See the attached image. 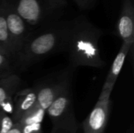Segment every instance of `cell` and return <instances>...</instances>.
Returning a JSON list of instances; mask_svg holds the SVG:
<instances>
[{
    "instance_id": "cell-4",
    "label": "cell",
    "mask_w": 134,
    "mask_h": 133,
    "mask_svg": "<svg viewBox=\"0 0 134 133\" xmlns=\"http://www.w3.org/2000/svg\"><path fill=\"white\" fill-rule=\"evenodd\" d=\"M52 123L51 133H78L79 125L75 118L71 82L46 111Z\"/></svg>"
},
{
    "instance_id": "cell-18",
    "label": "cell",
    "mask_w": 134,
    "mask_h": 133,
    "mask_svg": "<svg viewBox=\"0 0 134 133\" xmlns=\"http://www.w3.org/2000/svg\"><path fill=\"white\" fill-rule=\"evenodd\" d=\"M57 1H58V2H67L66 0H57Z\"/></svg>"
},
{
    "instance_id": "cell-14",
    "label": "cell",
    "mask_w": 134,
    "mask_h": 133,
    "mask_svg": "<svg viewBox=\"0 0 134 133\" xmlns=\"http://www.w3.org/2000/svg\"><path fill=\"white\" fill-rule=\"evenodd\" d=\"M15 67L10 57L0 50V79L15 74Z\"/></svg>"
},
{
    "instance_id": "cell-15",
    "label": "cell",
    "mask_w": 134,
    "mask_h": 133,
    "mask_svg": "<svg viewBox=\"0 0 134 133\" xmlns=\"http://www.w3.org/2000/svg\"><path fill=\"white\" fill-rule=\"evenodd\" d=\"M14 125L15 122L11 115L0 112V133H8Z\"/></svg>"
},
{
    "instance_id": "cell-13",
    "label": "cell",
    "mask_w": 134,
    "mask_h": 133,
    "mask_svg": "<svg viewBox=\"0 0 134 133\" xmlns=\"http://www.w3.org/2000/svg\"><path fill=\"white\" fill-rule=\"evenodd\" d=\"M0 50L8 55L13 63L14 51L9 34L6 21L2 5H0Z\"/></svg>"
},
{
    "instance_id": "cell-1",
    "label": "cell",
    "mask_w": 134,
    "mask_h": 133,
    "mask_svg": "<svg viewBox=\"0 0 134 133\" xmlns=\"http://www.w3.org/2000/svg\"><path fill=\"white\" fill-rule=\"evenodd\" d=\"M70 20H60L32 31L14 59L15 69L25 70L36 62L66 52Z\"/></svg>"
},
{
    "instance_id": "cell-6",
    "label": "cell",
    "mask_w": 134,
    "mask_h": 133,
    "mask_svg": "<svg viewBox=\"0 0 134 133\" xmlns=\"http://www.w3.org/2000/svg\"><path fill=\"white\" fill-rule=\"evenodd\" d=\"M67 71L46 79V81L37 84L38 95L37 105L45 111L65 89L71 82L72 68L69 67Z\"/></svg>"
},
{
    "instance_id": "cell-2",
    "label": "cell",
    "mask_w": 134,
    "mask_h": 133,
    "mask_svg": "<svg viewBox=\"0 0 134 133\" xmlns=\"http://www.w3.org/2000/svg\"><path fill=\"white\" fill-rule=\"evenodd\" d=\"M102 34L103 31L84 15L70 20L66 52L68 53L70 67L73 70L78 67L101 68L105 66L98 45Z\"/></svg>"
},
{
    "instance_id": "cell-10",
    "label": "cell",
    "mask_w": 134,
    "mask_h": 133,
    "mask_svg": "<svg viewBox=\"0 0 134 133\" xmlns=\"http://www.w3.org/2000/svg\"><path fill=\"white\" fill-rule=\"evenodd\" d=\"M133 45H134L133 44H130L127 42L122 43L120 49H119V53H117V55L111 66L110 71L107 75L106 80L102 87V90H104L108 88L114 89V86L115 85L117 78H118V77L122 71V68L123 67L125 60H126L127 55L130 52H133Z\"/></svg>"
},
{
    "instance_id": "cell-16",
    "label": "cell",
    "mask_w": 134,
    "mask_h": 133,
    "mask_svg": "<svg viewBox=\"0 0 134 133\" xmlns=\"http://www.w3.org/2000/svg\"><path fill=\"white\" fill-rule=\"evenodd\" d=\"M79 9L82 10L91 9L97 3V0H74Z\"/></svg>"
},
{
    "instance_id": "cell-5",
    "label": "cell",
    "mask_w": 134,
    "mask_h": 133,
    "mask_svg": "<svg viewBox=\"0 0 134 133\" xmlns=\"http://www.w3.org/2000/svg\"><path fill=\"white\" fill-rule=\"evenodd\" d=\"M0 5L4 12L9 34L14 51L15 59L23 45L34 30L25 23L7 0H0Z\"/></svg>"
},
{
    "instance_id": "cell-11",
    "label": "cell",
    "mask_w": 134,
    "mask_h": 133,
    "mask_svg": "<svg viewBox=\"0 0 134 133\" xmlns=\"http://www.w3.org/2000/svg\"><path fill=\"white\" fill-rule=\"evenodd\" d=\"M46 111L37 104L16 124L21 133H42V122Z\"/></svg>"
},
{
    "instance_id": "cell-8",
    "label": "cell",
    "mask_w": 134,
    "mask_h": 133,
    "mask_svg": "<svg viewBox=\"0 0 134 133\" xmlns=\"http://www.w3.org/2000/svg\"><path fill=\"white\" fill-rule=\"evenodd\" d=\"M116 31L122 42L134 45L133 0H122Z\"/></svg>"
},
{
    "instance_id": "cell-12",
    "label": "cell",
    "mask_w": 134,
    "mask_h": 133,
    "mask_svg": "<svg viewBox=\"0 0 134 133\" xmlns=\"http://www.w3.org/2000/svg\"><path fill=\"white\" fill-rule=\"evenodd\" d=\"M21 78L16 74L0 79V107L9 98L13 97L21 85Z\"/></svg>"
},
{
    "instance_id": "cell-3",
    "label": "cell",
    "mask_w": 134,
    "mask_h": 133,
    "mask_svg": "<svg viewBox=\"0 0 134 133\" xmlns=\"http://www.w3.org/2000/svg\"><path fill=\"white\" fill-rule=\"evenodd\" d=\"M7 1L32 30L61 20L67 5V2L57 0Z\"/></svg>"
},
{
    "instance_id": "cell-9",
    "label": "cell",
    "mask_w": 134,
    "mask_h": 133,
    "mask_svg": "<svg viewBox=\"0 0 134 133\" xmlns=\"http://www.w3.org/2000/svg\"><path fill=\"white\" fill-rule=\"evenodd\" d=\"M38 88L35 85L19 90L13 96V113L12 118L15 123L30 112L37 104Z\"/></svg>"
},
{
    "instance_id": "cell-7",
    "label": "cell",
    "mask_w": 134,
    "mask_h": 133,
    "mask_svg": "<svg viewBox=\"0 0 134 133\" xmlns=\"http://www.w3.org/2000/svg\"><path fill=\"white\" fill-rule=\"evenodd\" d=\"M113 89L101 91L100 97L92 111L82 123L83 133H104L110 111V98Z\"/></svg>"
},
{
    "instance_id": "cell-17",
    "label": "cell",
    "mask_w": 134,
    "mask_h": 133,
    "mask_svg": "<svg viewBox=\"0 0 134 133\" xmlns=\"http://www.w3.org/2000/svg\"><path fill=\"white\" fill-rule=\"evenodd\" d=\"M8 133H21V131H20V129L19 125L16 123H15L14 126L12 128V129Z\"/></svg>"
}]
</instances>
